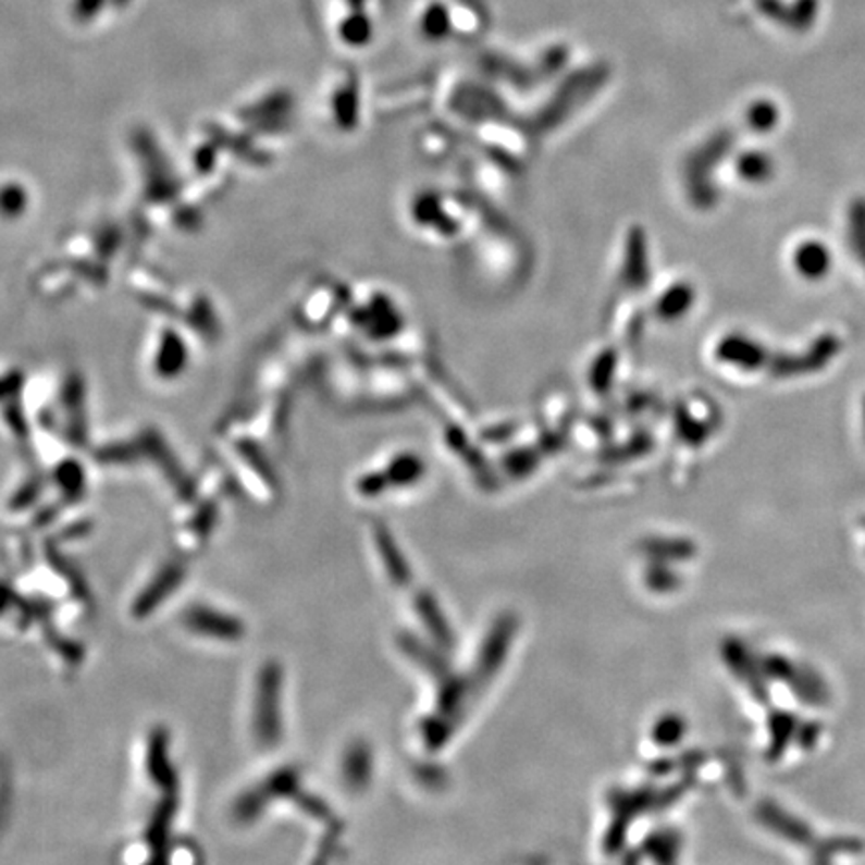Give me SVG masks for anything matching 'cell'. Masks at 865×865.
<instances>
[{
	"label": "cell",
	"mask_w": 865,
	"mask_h": 865,
	"mask_svg": "<svg viewBox=\"0 0 865 865\" xmlns=\"http://www.w3.org/2000/svg\"><path fill=\"white\" fill-rule=\"evenodd\" d=\"M188 623H190V628L201 629V631H205V633H219V635H228V633H235V631H237V626H235V623H231L226 617L217 615V617H214V621H209V615L202 614V611L190 614V617H188Z\"/></svg>",
	"instance_id": "cell-1"
}]
</instances>
